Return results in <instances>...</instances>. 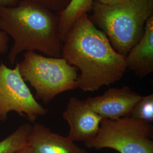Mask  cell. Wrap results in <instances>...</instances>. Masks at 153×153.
<instances>
[{
	"label": "cell",
	"instance_id": "6da1fadb",
	"mask_svg": "<svg viewBox=\"0 0 153 153\" xmlns=\"http://www.w3.org/2000/svg\"><path fill=\"white\" fill-rule=\"evenodd\" d=\"M61 57L81 71L77 86L94 92L119 81L126 69V56L117 53L102 31L83 14L63 40Z\"/></svg>",
	"mask_w": 153,
	"mask_h": 153
},
{
	"label": "cell",
	"instance_id": "7a4b0ae2",
	"mask_svg": "<svg viewBox=\"0 0 153 153\" xmlns=\"http://www.w3.org/2000/svg\"><path fill=\"white\" fill-rule=\"evenodd\" d=\"M0 30L14 42L7 56L11 65L23 51H38L48 57H61L59 17L41 6L20 1L16 6L1 9Z\"/></svg>",
	"mask_w": 153,
	"mask_h": 153
},
{
	"label": "cell",
	"instance_id": "3957f363",
	"mask_svg": "<svg viewBox=\"0 0 153 153\" xmlns=\"http://www.w3.org/2000/svg\"><path fill=\"white\" fill-rule=\"evenodd\" d=\"M91 10L90 20L114 49L126 56L142 38L145 24L153 15V0H120L112 5L95 0Z\"/></svg>",
	"mask_w": 153,
	"mask_h": 153
},
{
	"label": "cell",
	"instance_id": "277c9868",
	"mask_svg": "<svg viewBox=\"0 0 153 153\" xmlns=\"http://www.w3.org/2000/svg\"><path fill=\"white\" fill-rule=\"evenodd\" d=\"M18 64L25 81L29 82L36 97L45 104L61 93L78 88L77 68L62 57L44 56L28 51Z\"/></svg>",
	"mask_w": 153,
	"mask_h": 153
},
{
	"label": "cell",
	"instance_id": "5b68a950",
	"mask_svg": "<svg viewBox=\"0 0 153 153\" xmlns=\"http://www.w3.org/2000/svg\"><path fill=\"white\" fill-rule=\"evenodd\" d=\"M153 126L132 117L103 119L98 133L85 142L88 149L108 148L119 153H153Z\"/></svg>",
	"mask_w": 153,
	"mask_h": 153
},
{
	"label": "cell",
	"instance_id": "8992f818",
	"mask_svg": "<svg viewBox=\"0 0 153 153\" xmlns=\"http://www.w3.org/2000/svg\"><path fill=\"white\" fill-rule=\"evenodd\" d=\"M14 111L34 122L39 116L47 114L33 96L19 71L18 64L10 68L0 64V121L7 119L9 112Z\"/></svg>",
	"mask_w": 153,
	"mask_h": 153
},
{
	"label": "cell",
	"instance_id": "52a82bcc",
	"mask_svg": "<svg viewBox=\"0 0 153 153\" xmlns=\"http://www.w3.org/2000/svg\"><path fill=\"white\" fill-rule=\"evenodd\" d=\"M141 97L126 86L121 88H109L103 95L88 98L85 100L103 119L117 120L129 117Z\"/></svg>",
	"mask_w": 153,
	"mask_h": 153
},
{
	"label": "cell",
	"instance_id": "ba28073f",
	"mask_svg": "<svg viewBox=\"0 0 153 153\" xmlns=\"http://www.w3.org/2000/svg\"><path fill=\"white\" fill-rule=\"evenodd\" d=\"M62 116L69 126L68 137L74 142H86L93 139L98 134L103 120L85 100L76 97L69 99Z\"/></svg>",
	"mask_w": 153,
	"mask_h": 153
},
{
	"label": "cell",
	"instance_id": "9c48e42d",
	"mask_svg": "<svg viewBox=\"0 0 153 153\" xmlns=\"http://www.w3.org/2000/svg\"><path fill=\"white\" fill-rule=\"evenodd\" d=\"M33 153H88L69 137L51 131L40 124H34L28 138Z\"/></svg>",
	"mask_w": 153,
	"mask_h": 153
},
{
	"label": "cell",
	"instance_id": "30bf717a",
	"mask_svg": "<svg viewBox=\"0 0 153 153\" xmlns=\"http://www.w3.org/2000/svg\"><path fill=\"white\" fill-rule=\"evenodd\" d=\"M126 69L142 78L153 72V15L145 24L140 40L126 56Z\"/></svg>",
	"mask_w": 153,
	"mask_h": 153
},
{
	"label": "cell",
	"instance_id": "8fae6325",
	"mask_svg": "<svg viewBox=\"0 0 153 153\" xmlns=\"http://www.w3.org/2000/svg\"><path fill=\"white\" fill-rule=\"evenodd\" d=\"M95 0H71L65 9L61 12L59 17V34L63 40L66 34L78 19L83 14L91 11Z\"/></svg>",
	"mask_w": 153,
	"mask_h": 153
},
{
	"label": "cell",
	"instance_id": "7c38bea8",
	"mask_svg": "<svg viewBox=\"0 0 153 153\" xmlns=\"http://www.w3.org/2000/svg\"><path fill=\"white\" fill-rule=\"evenodd\" d=\"M32 126L25 123L0 141V153H16L28 145V138Z\"/></svg>",
	"mask_w": 153,
	"mask_h": 153
},
{
	"label": "cell",
	"instance_id": "4fadbf2b",
	"mask_svg": "<svg viewBox=\"0 0 153 153\" xmlns=\"http://www.w3.org/2000/svg\"><path fill=\"white\" fill-rule=\"evenodd\" d=\"M130 116L152 124L153 122V94L142 96L133 108Z\"/></svg>",
	"mask_w": 153,
	"mask_h": 153
},
{
	"label": "cell",
	"instance_id": "5bb4252c",
	"mask_svg": "<svg viewBox=\"0 0 153 153\" xmlns=\"http://www.w3.org/2000/svg\"><path fill=\"white\" fill-rule=\"evenodd\" d=\"M33 2L59 15L69 5L71 0H21Z\"/></svg>",
	"mask_w": 153,
	"mask_h": 153
},
{
	"label": "cell",
	"instance_id": "9a60e30c",
	"mask_svg": "<svg viewBox=\"0 0 153 153\" xmlns=\"http://www.w3.org/2000/svg\"><path fill=\"white\" fill-rule=\"evenodd\" d=\"M8 43L9 36L0 30V55H4L8 51Z\"/></svg>",
	"mask_w": 153,
	"mask_h": 153
},
{
	"label": "cell",
	"instance_id": "2e32d148",
	"mask_svg": "<svg viewBox=\"0 0 153 153\" xmlns=\"http://www.w3.org/2000/svg\"><path fill=\"white\" fill-rule=\"evenodd\" d=\"M21 0H0V10L5 7L16 6Z\"/></svg>",
	"mask_w": 153,
	"mask_h": 153
},
{
	"label": "cell",
	"instance_id": "e0dca14e",
	"mask_svg": "<svg viewBox=\"0 0 153 153\" xmlns=\"http://www.w3.org/2000/svg\"><path fill=\"white\" fill-rule=\"evenodd\" d=\"M97 1L104 5H112L114 4H115L116 3L118 2L120 0H97Z\"/></svg>",
	"mask_w": 153,
	"mask_h": 153
},
{
	"label": "cell",
	"instance_id": "ac0fdd59",
	"mask_svg": "<svg viewBox=\"0 0 153 153\" xmlns=\"http://www.w3.org/2000/svg\"><path fill=\"white\" fill-rule=\"evenodd\" d=\"M16 153H33V152L31 148L28 145L25 148L21 149L18 152H17Z\"/></svg>",
	"mask_w": 153,
	"mask_h": 153
}]
</instances>
